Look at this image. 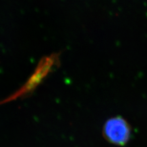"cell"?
Instances as JSON below:
<instances>
[{
	"instance_id": "1",
	"label": "cell",
	"mask_w": 147,
	"mask_h": 147,
	"mask_svg": "<svg viewBox=\"0 0 147 147\" xmlns=\"http://www.w3.org/2000/svg\"><path fill=\"white\" fill-rule=\"evenodd\" d=\"M131 129L125 119L115 117L108 119L103 127V136L108 142L117 146H125L131 137Z\"/></svg>"
},
{
	"instance_id": "2",
	"label": "cell",
	"mask_w": 147,
	"mask_h": 147,
	"mask_svg": "<svg viewBox=\"0 0 147 147\" xmlns=\"http://www.w3.org/2000/svg\"><path fill=\"white\" fill-rule=\"evenodd\" d=\"M57 56L56 55H51V56L48 57L42 60L37 67L36 70L34 71V74L29 78L28 82H26L21 89L18 90L17 93L11 95L6 100L3 101L1 103L7 102L8 101H12L14 99H17L18 97L23 96L24 95L28 94L29 91L34 90L36 86L39 84L40 82L47 76L48 74L52 69L53 66L56 64L57 61Z\"/></svg>"
}]
</instances>
